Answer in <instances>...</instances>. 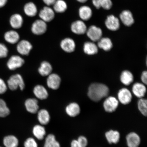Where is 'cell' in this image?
<instances>
[{
  "instance_id": "60d3db41",
  "label": "cell",
  "mask_w": 147,
  "mask_h": 147,
  "mask_svg": "<svg viewBox=\"0 0 147 147\" xmlns=\"http://www.w3.org/2000/svg\"><path fill=\"white\" fill-rule=\"evenodd\" d=\"M113 3L111 0H105L102 8L105 10H109L111 8Z\"/></svg>"
},
{
  "instance_id": "277c9868",
  "label": "cell",
  "mask_w": 147,
  "mask_h": 147,
  "mask_svg": "<svg viewBox=\"0 0 147 147\" xmlns=\"http://www.w3.org/2000/svg\"><path fill=\"white\" fill-rule=\"evenodd\" d=\"M38 16L40 19L46 23L50 22L54 19L55 12L50 7L46 6L40 11Z\"/></svg>"
},
{
  "instance_id": "6da1fadb",
  "label": "cell",
  "mask_w": 147,
  "mask_h": 147,
  "mask_svg": "<svg viewBox=\"0 0 147 147\" xmlns=\"http://www.w3.org/2000/svg\"><path fill=\"white\" fill-rule=\"evenodd\" d=\"M109 93V89L105 84L94 83L92 84L88 89V95L91 100L98 102L107 96Z\"/></svg>"
},
{
  "instance_id": "9a60e30c",
  "label": "cell",
  "mask_w": 147,
  "mask_h": 147,
  "mask_svg": "<svg viewBox=\"0 0 147 147\" xmlns=\"http://www.w3.org/2000/svg\"><path fill=\"white\" fill-rule=\"evenodd\" d=\"M24 13L29 17H34L38 13V10L35 3L32 1L26 3L23 8Z\"/></svg>"
},
{
  "instance_id": "9c48e42d",
  "label": "cell",
  "mask_w": 147,
  "mask_h": 147,
  "mask_svg": "<svg viewBox=\"0 0 147 147\" xmlns=\"http://www.w3.org/2000/svg\"><path fill=\"white\" fill-rule=\"evenodd\" d=\"M16 49L20 54L24 56H27L32 50V46L30 42L24 40L18 42Z\"/></svg>"
},
{
  "instance_id": "83f0119b",
  "label": "cell",
  "mask_w": 147,
  "mask_h": 147,
  "mask_svg": "<svg viewBox=\"0 0 147 147\" xmlns=\"http://www.w3.org/2000/svg\"><path fill=\"white\" fill-rule=\"evenodd\" d=\"M32 133L37 139L41 140L45 137L46 131L45 127L42 125H36L33 127Z\"/></svg>"
},
{
  "instance_id": "836d02e7",
  "label": "cell",
  "mask_w": 147,
  "mask_h": 147,
  "mask_svg": "<svg viewBox=\"0 0 147 147\" xmlns=\"http://www.w3.org/2000/svg\"><path fill=\"white\" fill-rule=\"evenodd\" d=\"M10 110L6 103L3 99H0V117H5L10 114Z\"/></svg>"
},
{
  "instance_id": "74e56055",
  "label": "cell",
  "mask_w": 147,
  "mask_h": 147,
  "mask_svg": "<svg viewBox=\"0 0 147 147\" xmlns=\"http://www.w3.org/2000/svg\"><path fill=\"white\" fill-rule=\"evenodd\" d=\"M8 86L2 79L0 78V94L5 93L7 90Z\"/></svg>"
},
{
  "instance_id": "e575fe53",
  "label": "cell",
  "mask_w": 147,
  "mask_h": 147,
  "mask_svg": "<svg viewBox=\"0 0 147 147\" xmlns=\"http://www.w3.org/2000/svg\"><path fill=\"white\" fill-rule=\"evenodd\" d=\"M147 100L143 98H140L138 102V108L141 113L145 116L147 114Z\"/></svg>"
},
{
  "instance_id": "3957f363",
  "label": "cell",
  "mask_w": 147,
  "mask_h": 147,
  "mask_svg": "<svg viewBox=\"0 0 147 147\" xmlns=\"http://www.w3.org/2000/svg\"><path fill=\"white\" fill-rule=\"evenodd\" d=\"M47 23L40 19L36 20L32 23L31 30L36 35H41L47 32Z\"/></svg>"
},
{
  "instance_id": "52a82bcc",
  "label": "cell",
  "mask_w": 147,
  "mask_h": 147,
  "mask_svg": "<svg viewBox=\"0 0 147 147\" xmlns=\"http://www.w3.org/2000/svg\"><path fill=\"white\" fill-rule=\"evenodd\" d=\"M87 35L92 41H98L102 36V31L100 28L92 25L87 30Z\"/></svg>"
},
{
  "instance_id": "cb8c5ba5",
  "label": "cell",
  "mask_w": 147,
  "mask_h": 147,
  "mask_svg": "<svg viewBox=\"0 0 147 147\" xmlns=\"http://www.w3.org/2000/svg\"><path fill=\"white\" fill-rule=\"evenodd\" d=\"M53 67L51 64L47 61L42 62L38 68V72L42 76H48L51 73Z\"/></svg>"
},
{
  "instance_id": "5bb4252c",
  "label": "cell",
  "mask_w": 147,
  "mask_h": 147,
  "mask_svg": "<svg viewBox=\"0 0 147 147\" xmlns=\"http://www.w3.org/2000/svg\"><path fill=\"white\" fill-rule=\"evenodd\" d=\"M25 105L26 109L29 113L32 114H35L38 113L39 106L38 102L36 99L29 98L25 101Z\"/></svg>"
},
{
  "instance_id": "2e32d148",
  "label": "cell",
  "mask_w": 147,
  "mask_h": 147,
  "mask_svg": "<svg viewBox=\"0 0 147 147\" xmlns=\"http://www.w3.org/2000/svg\"><path fill=\"white\" fill-rule=\"evenodd\" d=\"M11 26L14 29H18L22 26L24 22L23 16L19 13H15L11 16L9 20Z\"/></svg>"
},
{
  "instance_id": "7c38bea8",
  "label": "cell",
  "mask_w": 147,
  "mask_h": 147,
  "mask_svg": "<svg viewBox=\"0 0 147 147\" xmlns=\"http://www.w3.org/2000/svg\"><path fill=\"white\" fill-rule=\"evenodd\" d=\"M71 31L77 34H85L87 30V28L85 24L83 22L78 20L71 24Z\"/></svg>"
},
{
  "instance_id": "ee69618b",
  "label": "cell",
  "mask_w": 147,
  "mask_h": 147,
  "mask_svg": "<svg viewBox=\"0 0 147 147\" xmlns=\"http://www.w3.org/2000/svg\"><path fill=\"white\" fill-rule=\"evenodd\" d=\"M71 147H80L78 141L76 140H74L71 141Z\"/></svg>"
},
{
  "instance_id": "bcb514c9",
  "label": "cell",
  "mask_w": 147,
  "mask_h": 147,
  "mask_svg": "<svg viewBox=\"0 0 147 147\" xmlns=\"http://www.w3.org/2000/svg\"><path fill=\"white\" fill-rule=\"evenodd\" d=\"M76 1L80 3H84L87 2L88 0H76Z\"/></svg>"
},
{
  "instance_id": "30bf717a",
  "label": "cell",
  "mask_w": 147,
  "mask_h": 147,
  "mask_svg": "<svg viewBox=\"0 0 147 147\" xmlns=\"http://www.w3.org/2000/svg\"><path fill=\"white\" fill-rule=\"evenodd\" d=\"M117 96L119 102L125 105L130 103L132 98L131 92L126 88H122L119 90Z\"/></svg>"
},
{
  "instance_id": "d6a6232c",
  "label": "cell",
  "mask_w": 147,
  "mask_h": 147,
  "mask_svg": "<svg viewBox=\"0 0 147 147\" xmlns=\"http://www.w3.org/2000/svg\"><path fill=\"white\" fill-rule=\"evenodd\" d=\"M43 147H61V146L55 135L50 134L46 138Z\"/></svg>"
},
{
  "instance_id": "7dc6e473",
  "label": "cell",
  "mask_w": 147,
  "mask_h": 147,
  "mask_svg": "<svg viewBox=\"0 0 147 147\" xmlns=\"http://www.w3.org/2000/svg\"><path fill=\"white\" fill-rule=\"evenodd\" d=\"M0 147H1V146H0Z\"/></svg>"
},
{
  "instance_id": "5b68a950",
  "label": "cell",
  "mask_w": 147,
  "mask_h": 147,
  "mask_svg": "<svg viewBox=\"0 0 147 147\" xmlns=\"http://www.w3.org/2000/svg\"><path fill=\"white\" fill-rule=\"evenodd\" d=\"M24 63V60L21 57L13 55L9 59L7 65L9 69L13 71L21 67Z\"/></svg>"
},
{
  "instance_id": "8fae6325",
  "label": "cell",
  "mask_w": 147,
  "mask_h": 147,
  "mask_svg": "<svg viewBox=\"0 0 147 147\" xmlns=\"http://www.w3.org/2000/svg\"><path fill=\"white\" fill-rule=\"evenodd\" d=\"M105 24L107 28L111 31L118 30L120 27V23L118 18L113 15H110L107 16Z\"/></svg>"
},
{
  "instance_id": "4fadbf2b",
  "label": "cell",
  "mask_w": 147,
  "mask_h": 147,
  "mask_svg": "<svg viewBox=\"0 0 147 147\" xmlns=\"http://www.w3.org/2000/svg\"><path fill=\"white\" fill-rule=\"evenodd\" d=\"M60 47L65 52L71 53L75 50L76 45L74 41L71 38H66L61 42Z\"/></svg>"
},
{
  "instance_id": "f6af8a7d",
  "label": "cell",
  "mask_w": 147,
  "mask_h": 147,
  "mask_svg": "<svg viewBox=\"0 0 147 147\" xmlns=\"http://www.w3.org/2000/svg\"><path fill=\"white\" fill-rule=\"evenodd\" d=\"M8 0H0V8L4 7L7 4Z\"/></svg>"
},
{
  "instance_id": "1f68e13d",
  "label": "cell",
  "mask_w": 147,
  "mask_h": 147,
  "mask_svg": "<svg viewBox=\"0 0 147 147\" xmlns=\"http://www.w3.org/2000/svg\"><path fill=\"white\" fill-rule=\"evenodd\" d=\"M98 41V47L104 51H109L113 47V43L109 38H101Z\"/></svg>"
},
{
  "instance_id": "ffe728a7",
  "label": "cell",
  "mask_w": 147,
  "mask_h": 147,
  "mask_svg": "<svg viewBox=\"0 0 147 147\" xmlns=\"http://www.w3.org/2000/svg\"><path fill=\"white\" fill-rule=\"evenodd\" d=\"M65 111L69 116L75 117L80 114V106L77 103L71 102L66 107Z\"/></svg>"
},
{
  "instance_id": "d4e9b609",
  "label": "cell",
  "mask_w": 147,
  "mask_h": 147,
  "mask_svg": "<svg viewBox=\"0 0 147 147\" xmlns=\"http://www.w3.org/2000/svg\"><path fill=\"white\" fill-rule=\"evenodd\" d=\"M105 137L108 143L110 144H117L120 139V134L118 131L110 130L106 132Z\"/></svg>"
},
{
  "instance_id": "7bdbcfd3",
  "label": "cell",
  "mask_w": 147,
  "mask_h": 147,
  "mask_svg": "<svg viewBox=\"0 0 147 147\" xmlns=\"http://www.w3.org/2000/svg\"><path fill=\"white\" fill-rule=\"evenodd\" d=\"M47 6L50 7L54 4L56 0H42Z\"/></svg>"
},
{
  "instance_id": "8992f818",
  "label": "cell",
  "mask_w": 147,
  "mask_h": 147,
  "mask_svg": "<svg viewBox=\"0 0 147 147\" xmlns=\"http://www.w3.org/2000/svg\"><path fill=\"white\" fill-rule=\"evenodd\" d=\"M119 102L115 97L110 96L105 100L103 106L104 109L108 113H111L115 111L118 107Z\"/></svg>"
},
{
  "instance_id": "b9f144b4",
  "label": "cell",
  "mask_w": 147,
  "mask_h": 147,
  "mask_svg": "<svg viewBox=\"0 0 147 147\" xmlns=\"http://www.w3.org/2000/svg\"><path fill=\"white\" fill-rule=\"evenodd\" d=\"M141 80L143 83L145 84H147V71H143L141 76Z\"/></svg>"
},
{
  "instance_id": "44dd1931",
  "label": "cell",
  "mask_w": 147,
  "mask_h": 147,
  "mask_svg": "<svg viewBox=\"0 0 147 147\" xmlns=\"http://www.w3.org/2000/svg\"><path fill=\"white\" fill-rule=\"evenodd\" d=\"M132 91L136 96L139 98H142L146 94V89L144 84L140 83H136L133 86Z\"/></svg>"
},
{
  "instance_id": "7402d4cb",
  "label": "cell",
  "mask_w": 147,
  "mask_h": 147,
  "mask_svg": "<svg viewBox=\"0 0 147 147\" xmlns=\"http://www.w3.org/2000/svg\"><path fill=\"white\" fill-rule=\"evenodd\" d=\"M4 38L5 41L8 43L11 44H15L19 41L20 36L17 32L12 30L5 32Z\"/></svg>"
},
{
  "instance_id": "f1b7e54d",
  "label": "cell",
  "mask_w": 147,
  "mask_h": 147,
  "mask_svg": "<svg viewBox=\"0 0 147 147\" xmlns=\"http://www.w3.org/2000/svg\"><path fill=\"white\" fill-rule=\"evenodd\" d=\"M3 144L5 147H18L19 141L15 136L8 135L3 139Z\"/></svg>"
},
{
  "instance_id": "7a4b0ae2",
  "label": "cell",
  "mask_w": 147,
  "mask_h": 147,
  "mask_svg": "<svg viewBox=\"0 0 147 147\" xmlns=\"http://www.w3.org/2000/svg\"><path fill=\"white\" fill-rule=\"evenodd\" d=\"M7 86L11 90L15 91L20 88L22 91L25 88V84L22 77L19 74L12 75L7 81Z\"/></svg>"
},
{
  "instance_id": "ac0fdd59",
  "label": "cell",
  "mask_w": 147,
  "mask_h": 147,
  "mask_svg": "<svg viewBox=\"0 0 147 147\" xmlns=\"http://www.w3.org/2000/svg\"><path fill=\"white\" fill-rule=\"evenodd\" d=\"M127 144L128 147H138L140 143L139 136L134 132L129 134L126 137Z\"/></svg>"
},
{
  "instance_id": "d590c367",
  "label": "cell",
  "mask_w": 147,
  "mask_h": 147,
  "mask_svg": "<svg viewBox=\"0 0 147 147\" xmlns=\"http://www.w3.org/2000/svg\"><path fill=\"white\" fill-rule=\"evenodd\" d=\"M24 147H38L37 143L35 140L32 138H29L24 143Z\"/></svg>"
},
{
  "instance_id": "e0dca14e",
  "label": "cell",
  "mask_w": 147,
  "mask_h": 147,
  "mask_svg": "<svg viewBox=\"0 0 147 147\" xmlns=\"http://www.w3.org/2000/svg\"><path fill=\"white\" fill-rule=\"evenodd\" d=\"M119 16L121 21L126 26H131L134 23L133 14L129 10H125L123 11Z\"/></svg>"
},
{
  "instance_id": "8d00e7d4",
  "label": "cell",
  "mask_w": 147,
  "mask_h": 147,
  "mask_svg": "<svg viewBox=\"0 0 147 147\" xmlns=\"http://www.w3.org/2000/svg\"><path fill=\"white\" fill-rule=\"evenodd\" d=\"M8 49L4 44L0 43V58H6L8 56Z\"/></svg>"
},
{
  "instance_id": "ab89813d",
  "label": "cell",
  "mask_w": 147,
  "mask_h": 147,
  "mask_svg": "<svg viewBox=\"0 0 147 147\" xmlns=\"http://www.w3.org/2000/svg\"><path fill=\"white\" fill-rule=\"evenodd\" d=\"M92 1L94 6L96 9H99L102 7L105 0H92Z\"/></svg>"
},
{
  "instance_id": "f546056e",
  "label": "cell",
  "mask_w": 147,
  "mask_h": 147,
  "mask_svg": "<svg viewBox=\"0 0 147 147\" xmlns=\"http://www.w3.org/2000/svg\"><path fill=\"white\" fill-rule=\"evenodd\" d=\"M134 76L131 72L128 71H123L120 77L121 82L126 86L130 85L134 81Z\"/></svg>"
},
{
  "instance_id": "f35d334b",
  "label": "cell",
  "mask_w": 147,
  "mask_h": 147,
  "mask_svg": "<svg viewBox=\"0 0 147 147\" xmlns=\"http://www.w3.org/2000/svg\"><path fill=\"white\" fill-rule=\"evenodd\" d=\"M80 147H86L88 145V140L85 137L80 136L78 139Z\"/></svg>"
},
{
  "instance_id": "d6986e66",
  "label": "cell",
  "mask_w": 147,
  "mask_h": 147,
  "mask_svg": "<svg viewBox=\"0 0 147 147\" xmlns=\"http://www.w3.org/2000/svg\"><path fill=\"white\" fill-rule=\"evenodd\" d=\"M33 92L37 98L40 100L47 99L49 96V93L45 87L41 85H37L33 90Z\"/></svg>"
},
{
  "instance_id": "484cf974",
  "label": "cell",
  "mask_w": 147,
  "mask_h": 147,
  "mask_svg": "<svg viewBox=\"0 0 147 147\" xmlns=\"http://www.w3.org/2000/svg\"><path fill=\"white\" fill-rule=\"evenodd\" d=\"M53 6L55 12L58 13H63L67 9V3L64 0H56Z\"/></svg>"
},
{
  "instance_id": "603a6c76",
  "label": "cell",
  "mask_w": 147,
  "mask_h": 147,
  "mask_svg": "<svg viewBox=\"0 0 147 147\" xmlns=\"http://www.w3.org/2000/svg\"><path fill=\"white\" fill-rule=\"evenodd\" d=\"M38 119L42 125H47L50 121V115L47 110L42 109L38 112Z\"/></svg>"
},
{
  "instance_id": "4dcf8cb0",
  "label": "cell",
  "mask_w": 147,
  "mask_h": 147,
  "mask_svg": "<svg viewBox=\"0 0 147 147\" xmlns=\"http://www.w3.org/2000/svg\"><path fill=\"white\" fill-rule=\"evenodd\" d=\"M84 52L89 55L97 54L98 51V47L95 44L92 42H86L84 46Z\"/></svg>"
},
{
  "instance_id": "4316f807",
  "label": "cell",
  "mask_w": 147,
  "mask_h": 147,
  "mask_svg": "<svg viewBox=\"0 0 147 147\" xmlns=\"http://www.w3.org/2000/svg\"><path fill=\"white\" fill-rule=\"evenodd\" d=\"M79 14L81 19L84 21H88L92 17V12L90 7L84 5L79 9Z\"/></svg>"
},
{
  "instance_id": "ba28073f",
  "label": "cell",
  "mask_w": 147,
  "mask_h": 147,
  "mask_svg": "<svg viewBox=\"0 0 147 147\" xmlns=\"http://www.w3.org/2000/svg\"><path fill=\"white\" fill-rule=\"evenodd\" d=\"M61 79L59 75L55 73H51L48 76L47 84L48 87L53 90H56L59 88Z\"/></svg>"
}]
</instances>
